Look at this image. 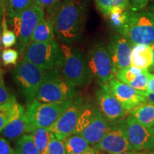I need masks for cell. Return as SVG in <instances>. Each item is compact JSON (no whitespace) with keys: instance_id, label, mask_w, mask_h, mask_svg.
<instances>
[{"instance_id":"6da1fadb","label":"cell","mask_w":154,"mask_h":154,"mask_svg":"<svg viewBox=\"0 0 154 154\" xmlns=\"http://www.w3.org/2000/svg\"><path fill=\"white\" fill-rule=\"evenodd\" d=\"M48 12L55 33L63 44L73 45L81 41L87 14L85 0H59Z\"/></svg>"},{"instance_id":"7a4b0ae2","label":"cell","mask_w":154,"mask_h":154,"mask_svg":"<svg viewBox=\"0 0 154 154\" xmlns=\"http://www.w3.org/2000/svg\"><path fill=\"white\" fill-rule=\"evenodd\" d=\"M62 61L59 71L69 84L74 87L86 86L92 80L91 70L88 66L87 56L80 48L61 44Z\"/></svg>"},{"instance_id":"3957f363","label":"cell","mask_w":154,"mask_h":154,"mask_svg":"<svg viewBox=\"0 0 154 154\" xmlns=\"http://www.w3.org/2000/svg\"><path fill=\"white\" fill-rule=\"evenodd\" d=\"M119 34H122L133 44L151 46L154 42V17L150 11L127 9L125 23Z\"/></svg>"},{"instance_id":"277c9868","label":"cell","mask_w":154,"mask_h":154,"mask_svg":"<svg viewBox=\"0 0 154 154\" xmlns=\"http://www.w3.org/2000/svg\"><path fill=\"white\" fill-rule=\"evenodd\" d=\"M109 122L99 107L84 104L78 123L72 134L84 137L91 146H95L103 138L109 128Z\"/></svg>"},{"instance_id":"5b68a950","label":"cell","mask_w":154,"mask_h":154,"mask_svg":"<svg viewBox=\"0 0 154 154\" xmlns=\"http://www.w3.org/2000/svg\"><path fill=\"white\" fill-rule=\"evenodd\" d=\"M74 99L55 103H42L34 100L25 111L29 125L28 133H32L38 128H49L72 104Z\"/></svg>"},{"instance_id":"8992f818","label":"cell","mask_w":154,"mask_h":154,"mask_svg":"<svg viewBox=\"0 0 154 154\" xmlns=\"http://www.w3.org/2000/svg\"><path fill=\"white\" fill-rule=\"evenodd\" d=\"M46 72V70L23 59L14 69V82L24 96L27 106L36 99Z\"/></svg>"},{"instance_id":"52a82bcc","label":"cell","mask_w":154,"mask_h":154,"mask_svg":"<svg viewBox=\"0 0 154 154\" xmlns=\"http://www.w3.org/2000/svg\"><path fill=\"white\" fill-rule=\"evenodd\" d=\"M78 91L65 80L58 69L48 70L38 89L36 99L42 103H55L74 99Z\"/></svg>"},{"instance_id":"ba28073f","label":"cell","mask_w":154,"mask_h":154,"mask_svg":"<svg viewBox=\"0 0 154 154\" xmlns=\"http://www.w3.org/2000/svg\"><path fill=\"white\" fill-rule=\"evenodd\" d=\"M23 59L48 71L58 69L62 61L61 45L55 40L47 42H29L24 51Z\"/></svg>"},{"instance_id":"9c48e42d","label":"cell","mask_w":154,"mask_h":154,"mask_svg":"<svg viewBox=\"0 0 154 154\" xmlns=\"http://www.w3.org/2000/svg\"><path fill=\"white\" fill-rule=\"evenodd\" d=\"M87 60L92 77L103 84L115 78L118 71L113 66L108 47L102 42L88 45Z\"/></svg>"},{"instance_id":"30bf717a","label":"cell","mask_w":154,"mask_h":154,"mask_svg":"<svg viewBox=\"0 0 154 154\" xmlns=\"http://www.w3.org/2000/svg\"><path fill=\"white\" fill-rule=\"evenodd\" d=\"M45 17L44 9L33 4L23 11L12 24L18 39V49L23 54L29 44L31 37L40 21Z\"/></svg>"},{"instance_id":"8fae6325","label":"cell","mask_w":154,"mask_h":154,"mask_svg":"<svg viewBox=\"0 0 154 154\" xmlns=\"http://www.w3.org/2000/svg\"><path fill=\"white\" fill-rule=\"evenodd\" d=\"M94 147L107 154H116L132 150L127 136L126 119L110 121L104 136Z\"/></svg>"},{"instance_id":"7c38bea8","label":"cell","mask_w":154,"mask_h":154,"mask_svg":"<svg viewBox=\"0 0 154 154\" xmlns=\"http://www.w3.org/2000/svg\"><path fill=\"white\" fill-rule=\"evenodd\" d=\"M83 105V98L77 96L68 109L49 128L58 139L63 140L73 134L82 113Z\"/></svg>"},{"instance_id":"4fadbf2b","label":"cell","mask_w":154,"mask_h":154,"mask_svg":"<svg viewBox=\"0 0 154 154\" xmlns=\"http://www.w3.org/2000/svg\"><path fill=\"white\" fill-rule=\"evenodd\" d=\"M127 136L133 151H153V134L152 127H147L136 120L134 117L126 119Z\"/></svg>"},{"instance_id":"5bb4252c","label":"cell","mask_w":154,"mask_h":154,"mask_svg":"<svg viewBox=\"0 0 154 154\" xmlns=\"http://www.w3.org/2000/svg\"><path fill=\"white\" fill-rule=\"evenodd\" d=\"M104 84L128 111L146 102L142 91H138L118 79L113 78Z\"/></svg>"},{"instance_id":"9a60e30c","label":"cell","mask_w":154,"mask_h":154,"mask_svg":"<svg viewBox=\"0 0 154 154\" xmlns=\"http://www.w3.org/2000/svg\"><path fill=\"white\" fill-rule=\"evenodd\" d=\"M133 47L131 42L121 34H116L111 38L107 47L113 66L117 71L131 66Z\"/></svg>"},{"instance_id":"2e32d148","label":"cell","mask_w":154,"mask_h":154,"mask_svg":"<svg viewBox=\"0 0 154 154\" xmlns=\"http://www.w3.org/2000/svg\"><path fill=\"white\" fill-rule=\"evenodd\" d=\"M98 106L108 121H115L126 115L128 111L112 94L104 84L96 92Z\"/></svg>"},{"instance_id":"e0dca14e","label":"cell","mask_w":154,"mask_h":154,"mask_svg":"<svg viewBox=\"0 0 154 154\" xmlns=\"http://www.w3.org/2000/svg\"><path fill=\"white\" fill-rule=\"evenodd\" d=\"M151 74L148 69H140L130 66L118 70L116 78L138 91H146Z\"/></svg>"},{"instance_id":"ac0fdd59","label":"cell","mask_w":154,"mask_h":154,"mask_svg":"<svg viewBox=\"0 0 154 154\" xmlns=\"http://www.w3.org/2000/svg\"><path fill=\"white\" fill-rule=\"evenodd\" d=\"M153 59L151 46L144 44L134 45L131 66L140 69H149L153 66Z\"/></svg>"},{"instance_id":"d6986e66","label":"cell","mask_w":154,"mask_h":154,"mask_svg":"<svg viewBox=\"0 0 154 154\" xmlns=\"http://www.w3.org/2000/svg\"><path fill=\"white\" fill-rule=\"evenodd\" d=\"M24 112V106L17 102L16 97L0 105V132L9 122Z\"/></svg>"},{"instance_id":"ffe728a7","label":"cell","mask_w":154,"mask_h":154,"mask_svg":"<svg viewBox=\"0 0 154 154\" xmlns=\"http://www.w3.org/2000/svg\"><path fill=\"white\" fill-rule=\"evenodd\" d=\"M28 121L24 112L20 116L9 122L1 132L3 137L6 139L14 140L18 139L24 133H28Z\"/></svg>"},{"instance_id":"44dd1931","label":"cell","mask_w":154,"mask_h":154,"mask_svg":"<svg viewBox=\"0 0 154 154\" xmlns=\"http://www.w3.org/2000/svg\"><path fill=\"white\" fill-rule=\"evenodd\" d=\"M34 4V0H4V9L7 22L12 26L20 14Z\"/></svg>"},{"instance_id":"7402d4cb","label":"cell","mask_w":154,"mask_h":154,"mask_svg":"<svg viewBox=\"0 0 154 154\" xmlns=\"http://www.w3.org/2000/svg\"><path fill=\"white\" fill-rule=\"evenodd\" d=\"M54 27L50 18H44L40 21L34 29L30 42H47L54 40Z\"/></svg>"},{"instance_id":"603a6c76","label":"cell","mask_w":154,"mask_h":154,"mask_svg":"<svg viewBox=\"0 0 154 154\" xmlns=\"http://www.w3.org/2000/svg\"><path fill=\"white\" fill-rule=\"evenodd\" d=\"M131 115L147 127L154 126V103L145 102L130 111Z\"/></svg>"},{"instance_id":"cb8c5ba5","label":"cell","mask_w":154,"mask_h":154,"mask_svg":"<svg viewBox=\"0 0 154 154\" xmlns=\"http://www.w3.org/2000/svg\"><path fill=\"white\" fill-rule=\"evenodd\" d=\"M66 154H83L91 149V146L84 137L72 134L63 140Z\"/></svg>"},{"instance_id":"d4e9b609","label":"cell","mask_w":154,"mask_h":154,"mask_svg":"<svg viewBox=\"0 0 154 154\" xmlns=\"http://www.w3.org/2000/svg\"><path fill=\"white\" fill-rule=\"evenodd\" d=\"M39 154H47L51 132L49 128H38L32 133Z\"/></svg>"},{"instance_id":"484cf974","label":"cell","mask_w":154,"mask_h":154,"mask_svg":"<svg viewBox=\"0 0 154 154\" xmlns=\"http://www.w3.org/2000/svg\"><path fill=\"white\" fill-rule=\"evenodd\" d=\"M17 154H39L32 134H24L17 139Z\"/></svg>"},{"instance_id":"4316f807","label":"cell","mask_w":154,"mask_h":154,"mask_svg":"<svg viewBox=\"0 0 154 154\" xmlns=\"http://www.w3.org/2000/svg\"><path fill=\"white\" fill-rule=\"evenodd\" d=\"M98 9L105 16L109 15L115 9L126 10L129 8V0H95Z\"/></svg>"},{"instance_id":"83f0119b","label":"cell","mask_w":154,"mask_h":154,"mask_svg":"<svg viewBox=\"0 0 154 154\" xmlns=\"http://www.w3.org/2000/svg\"><path fill=\"white\" fill-rule=\"evenodd\" d=\"M17 43V36L16 33L8 28L7 17L5 11L2 19V44L6 49L14 47Z\"/></svg>"},{"instance_id":"f1b7e54d","label":"cell","mask_w":154,"mask_h":154,"mask_svg":"<svg viewBox=\"0 0 154 154\" xmlns=\"http://www.w3.org/2000/svg\"><path fill=\"white\" fill-rule=\"evenodd\" d=\"M0 57L4 66L15 65L19 58V53L17 50L8 48L2 51Z\"/></svg>"},{"instance_id":"f546056e","label":"cell","mask_w":154,"mask_h":154,"mask_svg":"<svg viewBox=\"0 0 154 154\" xmlns=\"http://www.w3.org/2000/svg\"><path fill=\"white\" fill-rule=\"evenodd\" d=\"M47 154H66L63 140L58 139L52 133L48 148Z\"/></svg>"},{"instance_id":"4dcf8cb0","label":"cell","mask_w":154,"mask_h":154,"mask_svg":"<svg viewBox=\"0 0 154 154\" xmlns=\"http://www.w3.org/2000/svg\"><path fill=\"white\" fill-rule=\"evenodd\" d=\"M15 98V96L11 94L6 87L4 81L0 82V105Z\"/></svg>"},{"instance_id":"1f68e13d","label":"cell","mask_w":154,"mask_h":154,"mask_svg":"<svg viewBox=\"0 0 154 154\" xmlns=\"http://www.w3.org/2000/svg\"><path fill=\"white\" fill-rule=\"evenodd\" d=\"M0 154H17L5 138H0Z\"/></svg>"},{"instance_id":"d6a6232c","label":"cell","mask_w":154,"mask_h":154,"mask_svg":"<svg viewBox=\"0 0 154 154\" xmlns=\"http://www.w3.org/2000/svg\"><path fill=\"white\" fill-rule=\"evenodd\" d=\"M151 0H129V9L132 11L142 10Z\"/></svg>"},{"instance_id":"836d02e7","label":"cell","mask_w":154,"mask_h":154,"mask_svg":"<svg viewBox=\"0 0 154 154\" xmlns=\"http://www.w3.org/2000/svg\"><path fill=\"white\" fill-rule=\"evenodd\" d=\"M59 2V0H34V4L49 11L54 8Z\"/></svg>"},{"instance_id":"e575fe53","label":"cell","mask_w":154,"mask_h":154,"mask_svg":"<svg viewBox=\"0 0 154 154\" xmlns=\"http://www.w3.org/2000/svg\"><path fill=\"white\" fill-rule=\"evenodd\" d=\"M146 92L149 94H154V74H151L150 76L149 83L146 86Z\"/></svg>"},{"instance_id":"d590c367","label":"cell","mask_w":154,"mask_h":154,"mask_svg":"<svg viewBox=\"0 0 154 154\" xmlns=\"http://www.w3.org/2000/svg\"><path fill=\"white\" fill-rule=\"evenodd\" d=\"M116 154H153V152H151V151H133V150H128V151H125Z\"/></svg>"},{"instance_id":"8d00e7d4","label":"cell","mask_w":154,"mask_h":154,"mask_svg":"<svg viewBox=\"0 0 154 154\" xmlns=\"http://www.w3.org/2000/svg\"><path fill=\"white\" fill-rule=\"evenodd\" d=\"M143 96H145L146 101L149 102V103H154V94H149L145 91H142Z\"/></svg>"},{"instance_id":"74e56055","label":"cell","mask_w":154,"mask_h":154,"mask_svg":"<svg viewBox=\"0 0 154 154\" xmlns=\"http://www.w3.org/2000/svg\"><path fill=\"white\" fill-rule=\"evenodd\" d=\"M83 154H107L105 152L100 151V150L96 149V148L92 147L91 149H89L88 151L85 152Z\"/></svg>"},{"instance_id":"f35d334b","label":"cell","mask_w":154,"mask_h":154,"mask_svg":"<svg viewBox=\"0 0 154 154\" xmlns=\"http://www.w3.org/2000/svg\"><path fill=\"white\" fill-rule=\"evenodd\" d=\"M4 11H5V9H4V0H0V22L2 19Z\"/></svg>"},{"instance_id":"ab89813d","label":"cell","mask_w":154,"mask_h":154,"mask_svg":"<svg viewBox=\"0 0 154 154\" xmlns=\"http://www.w3.org/2000/svg\"><path fill=\"white\" fill-rule=\"evenodd\" d=\"M2 21L0 22V56H1L2 51Z\"/></svg>"},{"instance_id":"60d3db41","label":"cell","mask_w":154,"mask_h":154,"mask_svg":"<svg viewBox=\"0 0 154 154\" xmlns=\"http://www.w3.org/2000/svg\"><path fill=\"white\" fill-rule=\"evenodd\" d=\"M4 81V70L0 65V82Z\"/></svg>"},{"instance_id":"b9f144b4","label":"cell","mask_w":154,"mask_h":154,"mask_svg":"<svg viewBox=\"0 0 154 154\" xmlns=\"http://www.w3.org/2000/svg\"><path fill=\"white\" fill-rule=\"evenodd\" d=\"M151 47L152 49V53H153V66H152L154 68V42L151 45Z\"/></svg>"},{"instance_id":"7bdbcfd3","label":"cell","mask_w":154,"mask_h":154,"mask_svg":"<svg viewBox=\"0 0 154 154\" xmlns=\"http://www.w3.org/2000/svg\"><path fill=\"white\" fill-rule=\"evenodd\" d=\"M152 131H153V153L154 154V126L152 127Z\"/></svg>"},{"instance_id":"ee69618b","label":"cell","mask_w":154,"mask_h":154,"mask_svg":"<svg viewBox=\"0 0 154 154\" xmlns=\"http://www.w3.org/2000/svg\"><path fill=\"white\" fill-rule=\"evenodd\" d=\"M150 11H151V12L152 13V14H153V17H154V2H153V5H152V7H151V10Z\"/></svg>"}]
</instances>
